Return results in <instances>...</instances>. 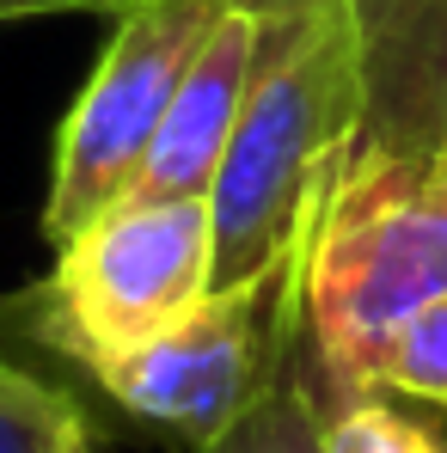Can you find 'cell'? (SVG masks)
Listing matches in <instances>:
<instances>
[{"label": "cell", "instance_id": "obj_8", "mask_svg": "<svg viewBox=\"0 0 447 453\" xmlns=\"http://www.w3.org/2000/svg\"><path fill=\"white\" fill-rule=\"evenodd\" d=\"M197 453H325V404L312 386L306 337L209 441H197Z\"/></svg>", "mask_w": 447, "mask_h": 453}, {"label": "cell", "instance_id": "obj_9", "mask_svg": "<svg viewBox=\"0 0 447 453\" xmlns=\"http://www.w3.org/2000/svg\"><path fill=\"white\" fill-rule=\"evenodd\" d=\"M86 441V411L74 398L0 356V453H68Z\"/></svg>", "mask_w": 447, "mask_h": 453}, {"label": "cell", "instance_id": "obj_11", "mask_svg": "<svg viewBox=\"0 0 447 453\" xmlns=\"http://www.w3.org/2000/svg\"><path fill=\"white\" fill-rule=\"evenodd\" d=\"M380 392L447 411V295L398 325V337L386 343V362H380Z\"/></svg>", "mask_w": 447, "mask_h": 453}, {"label": "cell", "instance_id": "obj_7", "mask_svg": "<svg viewBox=\"0 0 447 453\" xmlns=\"http://www.w3.org/2000/svg\"><path fill=\"white\" fill-rule=\"evenodd\" d=\"M368 135L411 148L447 142V12L392 56L368 62Z\"/></svg>", "mask_w": 447, "mask_h": 453}, {"label": "cell", "instance_id": "obj_15", "mask_svg": "<svg viewBox=\"0 0 447 453\" xmlns=\"http://www.w3.org/2000/svg\"><path fill=\"white\" fill-rule=\"evenodd\" d=\"M442 159H447V142H442Z\"/></svg>", "mask_w": 447, "mask_h": 453}, {"label": "cell", "instance_id": "obj_6", "mask_svg": "<svg viewBox=\"0 0 447 453\" xmlns=\"http://www.w3.org/2000/svg\"><path fill=\"white\" fill-rule=\"evenodd\" d=\"M258 62H264V12L251 0H227L184 86H178V98H172V111H166V123H159V142H153L148 172L135 190L209 196L221 153L233 142V123L245 111V92L258 80Z\"/></svg>", "mask_w": 447, "mask_h": 453}, {"label": "cell", "instance_id": "obj_2", "mask_svg": "<svg viewBox=\"0 0 447 453\" xmlns=\"http://www.w3.org/2000/svg\"><path fill=\"white\" fill-rule=\"evenodd\" d=\"M447 295V159L368 135L350 148L337 184L325 190L306 264V362L319 404L380 392V362L398 325Z\"/></svg>", "mask_w": 447, "mask_h": 453}, {"label": "cell", "instance_id": "obj_4", "mask_svg": "<svg viewBox=\"0 0 447 453\" xmlns=\"http://www.w3.org/2000/svg\"><path fill=\"white\" fill-rule=\"evenodd\" d=\"M221 6L227 0H123L111 12L117 25L104 37V56L92 62L56 129V172L43 203V233L56 245L142 184L159 123Z\"/></svg>", "mask_w": 447, "mask_h": 453}, {"label": "cell", "instance_id": "obj_10", "mask_svg": "<svg viewBox=\"0 0 447 453\" xmlns=\"http://www.w3.org/2000/svg\"><path fill=\"white\" fill-rule=\"evenodd\" d=\"M325 453H447V435L398 411L386 392L325 404Z\"/></svg>", "mask_w": 447, "mask_h": 453}, {"label": "cell", "instance_id": "obj_13", "mask_svg": "<svg viewBox=\"0 0 447 453\" xmlns=\"http://www.w3.org/2000/svg\"><path fill=\"white\" fill-rule=\"evenodd\" d=\"M123 0H0V25L19 19H56V12H117Z\"/></svg>", "mask_w": 447, "mask_h": 453}, {"label": "cell", "instance_id": "obj_14", "mask_svg": "<svg viewBox=\"0 0 447 453\" xmlns=\"http://www.w3.org/2000/svg\"><path fill=\"white\" fill-rule=\"evenodd\" d=\"M68 453H92V441H86V448H68Z\"/></svg>", "mask_w": 447, "mask_h": 453}, {"label": "cell", "instance_id": "obj_5", "mask_svg": "<svg viewBox=\"0 0 447 453\" xmlns=\"http://www.w3.org/2000/svg\"><path fill=\"white\" fill-rule=\"evenodd\" d=\"M300 264H306V245L245 282L209 288L178 325H166L142 349L104 362L92 374L98 392L117 398L129 417L184 435L190 448L209 441L306 337Z\"/></svg>", "mask_w": 447, "mask_h": 453}, {"label": "cell", "instance_id": "obj_3", "mask_svg": "<svg viewBox=\"0 0 447 453\" xmlns=\"http://www.w3.org/2000/svg\"><path fill=\"white\" fill-rule=\"evenodd\" d=\"M215 288V221L209 196L129 190L56 245V276L43 282L50 343L98 374L104 362L142 349Z\"/></svg>", "mask_w": 447, "mask_h": 453}, {"label": "cell", "instance_id": "obj_1", "mask_svg": "<svg viewBox=\"0 0 447 453\" xmlns=\"http://www.w3.org/2000/svg\"><path fill=\"white\" fill-rule=\"evenodd\" d=\"M264 62L209 184L215 288L295 257L368 129V50L350 0H251Z\"/></svg>", "mask_w": 447, "mask_h": 453}, {"label": "cell", "instance_id": "obj_12", "mask_svg": "<svg viewBox=\"0 0 447 453\" xmlns=\"http://www.w3.org/2000/svg\"><path fill=\"white\" fill-rule=\"evenodd\" d=\"M356 6V25H362V50L368 62L392 56L398 43H411L429 19H442L447 0H350Z\"/></svg>", "mask_w": 447, "mask_h": 453}]
</instances>
